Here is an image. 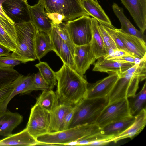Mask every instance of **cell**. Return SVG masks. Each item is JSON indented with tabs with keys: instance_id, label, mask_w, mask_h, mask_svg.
<instances>
[{
	"instance_id": "cell-1",
	"label": "cell",
	"mask_w": 146,
	"mask_h": 146,
	"mask_svg": "<svg viewBox=\"0 0 146 146\" xmlns=\"http://www.w3.org/2000/svg\"><path fill=\"white\" fill-rule=\"evenodd\" d=\"M56 73V93L61 103L74 106L86 97L88 83L84 76L64 64Z\"/></svg>"
},
{
	"instance_id": "cell-2",
	"label": "cell",
	"mask_w": 146,
	"mask_h": 146,
	"mask_svg": "<svg viewBox=\"0 0 146 146\" xmlns=\"http://www.w3.org/2000/svg\"><path fill=\"white\" fill-rule=\"evenodd\" d=\"M101 128L96 123L69 128L50 132L38 136L37 145L43 146L67 145L72 142L100 133Z\"/></svg>"
},
{
	"instance_id": "cell-3",
	"label": "cell",
	"mask_w": 146,
	"mask_h": 146,
	"mask_svg": "<svg viewBox=\"0 0 146 146\" xmlns=\"http://www.w3.org/2000/svg\"><path fill=\"white\" fill-rule=\"evenodd\" d=\"M16 32V49L12 57L22 63L36 59L35 43L38 30L31 21L15 23Z\"/></svg>"
},
{
	"instance_id": "cell-4",
	"label": "cell",
	"mask_w": 146,
	"mask_h": 146,
	"mask_svg": "<svg viewBox=\"0 0 146 146\" xmlns=\"http://www.w3.org/2000/svg\"><path fill=\"white\" fill-rule=\"evenodd\" d=\"M109 102L108 97L84 98L76 105V111L68 128L96 123L101 113Z\"/></svg>"
},
{
	"instance_id": "cell-5",
	"label": "cell",
	"mask_w": 146,
	"mask_h": 146,
	"mask_svg": "<svg viewBox=\"0 0 146 146\" xmlns=\"http://www.w3.org/2000/svg\"><path fill=\"white\" fill-rule=\"evenodd\" d=\"M91 18L89 16L84 15L64 23L70 39L75 46L90 44L92 37Z\"/></svg>"
},
{
	"instance_id": "cell-6",
	"label": "cell",
	"mask_w": 146,
	"mask_h": 146,
	"mask_svg": "<svg viewBox=\"0 0 146 146\" xmlns=\"http://www.w3.org/2000/svg\"><path fill=\"white\" fill-rule=\"evenodd\" d=\"M46 12L57 13L64 15L66 21L84 15L90 16L79 0H40Z\"/></svg>"
},
{
	"instance_id": "cell-7",
	"label": "cell",
	"mask_w": 146,
	"mask_h": 146,
	"mask_svg": "<svg viewBox=\"0 0 146 146\" xmlns=\"http://www.w3.org/2000/svg\"><path fill=\"white\" fill-rule=\"evenodd\" d=\"M140 79L135 74L122 72L108 96L109 104L134 96L139 88Z\"/></svg>"
},
{
	"instance_id": "cell-8",
	"label": "cell",
	"mask_w": 146,
	"mask_h": 146,
	"mask_svg": "<svg viewBox=\"0 0 146 146\" xmlns=\"http://www.w3.org/2000/svg\"><path fill=\"white\" fill-rule=\"evenodd\" d=\"M26 128L36 139L50 132V112L36 104L31 108Z\"/></svg>"
},
{
	"instance_id": "cell-9",
	"label": "cell",
	"mask_w": 146,
	"mask_h": 146,
	"mask_svg": "<svg viewBox=\"0 0 146 146\" xmlns=\"http://www.w3.org/2000/svg\"><path fill=\"white\" fill-rule=\"evenodd\" d=\"M131 116L128 98L108 104L102 110L96 123L101 128L111 123Z\"/></svg>"
},
{
	"instance_id": "cell-10",
	"label": "cell",
	"mask_w": 146,
	"mask_h": 146,
	"mask_svg": "<svg viewBox=\"0 0 146 146\" xmlns=\"http://www.w3.org/2000/svg\"><path fill=\"white\" fill-rule=\"evenodd\" d=\"M27 0H4L2 9L15 23L31 21L30 11Z\"/></svg>"
},
{
	"instance_id": "cell-11",
	"label": "cell",
	"mask_w": 146,
	"mask_h": 146,
	"mask_svg": "<svg viewBox=\"0 0 146 146\" xmlns=\"http://www.w3.org/2000/svg\"><path fill=\"white\" fill-rule=\"evenodd\" d=\"M109 75L96 82L88 85L86 98H102L108 96L119 77V74L114 72L108 73Z\"/></svg>"
},
{
	"instance_id": "cell-12",
	"label": "cell",
	"mask_w": 146,
	"mask_h": 146,
	"mask_svg": "<svg viewBox=\"0 0 146 146\" xmlns=\"http://www.w3.org/2000/svg\"><path fill=\"white\" fill-rule=\"evenodd\" d=\"M73 58L76 71L82 76H84L90 66L96 59L92 52L90 44L75 46Z\"/></svg>"
},
{
	"instance_id": "cell-13",
	"label": "cell",
	"mask_w": 146,
	"mask_h": 146,
	"mask_svg": "<svg viewBox=\"0 0 146 146\" xmlns=\"http://www.w3.org/2000/svg\"><path fill=\"white\" fill-rule=\"evenodd\" d=\"M115 30L120 40L131 55L140 59L146 56L145 42L135 36L126 33L120 29L116 28Z\"/></svg>"
},
{
	"instance_id": "cell-14",
	"label": "cell",
	"mask_w": 146,
	"mask_h": 146,
	"mask_svg": "<svg viewBox=\"0 0 146 146\" xmlns=\"http://www.w3.org/2000/svg\"><path fill=\"white\" fill-rule=\"evenodd\" d=\"M129 12L140 31L146 29V0H121Z\"/></svg>"
},
{
	"instance_id": "cell-15",
	"label": "cell",
	"mask_w": 146,
	"mask_h": 146,
	"mask_svg": "<svg viewBox=\"0 0 146 146\" xmlns=\"http://www.w3.org/2000/svg\"><path fill=\"white\" fill-rule=\"evenodd\" d=\"M31 21L39 31L49 35L52 29V24L47 16L44 7L40 0L33 6H29Z\"/></svg>"
},
{
	"instance_id": "cell-16",
	"label": "cell",
	"mask_w": 146,
	"mask_h": 146,
	"mask_svg": "<svg viewBox=\"0 0 146 146\" xmlns=\"http://www.w3.org/2000/svg\"><path fill=\"white\" fill-rule=\"evenodd\" d=\"M34 74H28L24 76L21 74L13 81V89L8 98L2 106L0 111L6 110L8 104L10 100L18 94H23L29 93L35 90L33 79Z\"/></svg>"
},
{
	"instance_id": "cell-17",
	"label": "cell",
	"mask_w": 146,
	"mask_h": 146,
	"mask_svg": "<svg viewBox=\"0 0 146 146\" xmlns=\"http://www.w3.org/2000/svg\"><path fill=\"white\" fill-rule=\"evenodd\" d=\"M50 35L54 48V52L63 64L76 71L72 55L68 46L52 27Z\"/></svg>"
},
{
	"instance_id": "cell-18",
	"label": "cell",
	"mask_w": 146,
	"mask_h": 146,
	"mask_svg": "<svg viewBox=\"0 0 146 146\" xmlns=\"http://www.w3.org/2000/svg\"><path fill=\"white\" fill-rule=\"evenodd\" d=\"M23 117L19 113L8 110L0 111V136L7 137L22 122Z\"/></svg>"
},
{
	"instance_id": "cell-19",
	"label": "cell",
	"mask_w": 146,
	"mask_h": 146,
	"mask_svg": "<svg viewBox=\"0 0 146 146\" xmlns=\"http://www.w3.org/2000/svg\"><path fill=\"white\" fill-rule=\"evenodd\" d=\"M16 37L14 24L0 15V44L13 52L16 49Z\"/></svg>"
},
{
	"instance_id": "cell-20",
	"label": "cell",
	"mask_w": 146,
	"mask_h": 146,
	"mask_svg": "<svg viewBox=\"0 0 146 146\" xmlns=\"http://www.w3.org/2000/svg\"><path fill=\"white\" fill-rule=\"evenodd\" d=\"M135 64L133 63L120 62L111 59H107L103 56L98 59L92 70L107 73L114 72L119 74L127 70Z\"/></svg>"
},
{
	"instance_id": "cell-21",
	"label": "cell",
	"mask_w": 146,
	"mask_h": 146,
	"mask_svg": "<svg viewBox=\"0 0 146 146\" xmlns=\"http://www.w3.org/2000/svg\"><path fill=\"white\" fill-rule=\"evenodd\" d=\"M146 124V110L144 109L135 116L134 121L132 125L121 133L113 138L112 142L115 143L125 138L132 139L138 135L143 129Z\"/></svg>"
},
{
	"instance_id": "cell-22",
	"label": "cell",
	"mask_w": 146,
	"mask_h": 146,
	"mask_svg": "<svg viewBox=\"0 0 146 146\" xmlns=\"http://www.w3.org/2000/svg\"><path fill=\"white\" fill-rule=\"evenodd\" d=\"M38 143L25 128L18 133L11 134L0 140V146H35Z\"/></svg>"
},
{
	"instance_id": "cell-23",
	"label": "cell",
	"mask_w": 146,
	"mask_h": 146,
	"mask_svg": "<svg viewBox=\"0 0 146 146\" xmlns=\"http://www.w3.org/2000/svg\"><path fill=\"white\" fill-rule=\"evenodd\" d=\"M74 106L61 103L50 112V132L60 131L65 116Z\"/></svg>"
},
{
	"instance_id": "cell-24",
	"label": "cell",
	"mask_w": 146,
	"mask_h": 146,
	"mask_svg": "<svg viewBox=\"0 0 146 146\" xmlns=\"http://www.w3.org/2000/svg\"><path fill=\"white\" fill-rule=\"evenodd\" d=\"M135 116H130L106 125L101 128V134L107 136H115L121 133L133 123Z\"/></svg>"
},
{
	"instance_id": "cell-25",
	"label": "cell",
	"mask_w": 146,
	"mask_h": 146,
	"mask_svg": "<svg viewBox=\"0 0 146 146\" xmlns=\"http://www.w3.org/2000/svg\"><path fill=\"white\" fill-rule=\"evenodd\" d=\"M35 48L36 59L39 60L49 52L54 51V48L50 35L38 31L35 38Z\"/></svg>"
},
{
	"instance_id": "cell-26",
	"label": "cell",
	"mask_w": 146,
	"mask_h": 146,
	"mask_svg": "<svg viewBox=\"0 0 146 146\" xmlns=\"http://www.w3.org/2000/svg\"><path fill=\"white\" fill-rule=\"evenodd\" d=\"M112 7L121 23V27L120 29L126 33L135 36L146 42L145 36L144 33L134 27L124 15L123 8L115 3H113Z\"/></svg>"
},
{
	"instance_id": "cell-27",
	"label": "cell",
	"mask_w": 146,
	"mask_h": 146,
	"mask_svg": "<svg viewBox=\"0 0 146 146\" xmlns=\"http://www.w3.org/2000/svg\"><path fill=\"white\" fill-rule=\"evenodd\" d=\"M92 23V37L90 43L92 52L96 59L106 55L105 46L100 33L98 24L95 18H91Z\"/></svg>"
},
{
	"instance_id": "cell-28",
	"label": "cell",
	"mask_w": 146,
	"mask_h": 146,
	"mask_svg": "<svg viewBox=\"0 0 146 146\" xmlns=\"http://www.w3.org/2000/svg\"><path fill=\"white\" fill-rule=\"evenodd\" d=\"M81 2L84 8L90 16L98 21L112 24L110 19L98 2L93 0H82Z\"/></svg>"
},
{
	"instance_id": "cell-29",
	"label": "cell",
	"mask_w": 146,
	"mask_h": 146,
	"mask_svg": "<svg viewBox=\"0 0 146 146\" xmlns=\"http://www.w3.org/2000/svg\"><path fill=\"white\" fill-rule=\"evenodd\" d=\"M59 101L56 92L48 90L43 91L37 98L36 104L50 112L59 104Z\"/></svg>"
},
{
	"instance_id": "cell-30",
	"label": "cell",
	"mask_w": 146,
	"mask_h": 146,
	"mask_svg": "<svg viewBox=\"0 0 146 146\" xmlns=\"http://www.w3.org/2000/svg\"><path fill=\"white\" fill-rule=\"evenodd\" d=\"M129 98L130 99L128 100L130 114L132 116H135L143 109H146V82L139 92Z\"/></svg>"
},
{
	"instance_id": "cell-31",
	"label": "cell",
	"mask_w": 146,
	"mask_h": 146,
	"mask_svg": "<svg viewBox=\"0 0 146 146\" xmlns=\"http://www.w3.org/2000/svg\"><path fill=\"white\" fill-rule=\"evenodd\" d=\"M35 66L38 69L42 76L49 85L50 90H52L57 84L56 72L46 62L40 61Z\"/></svg>"
},
{
	"instance_id": "cell-32",
	"label": "cell",
	"mask_w": 146,
	"mask_h": 146,
	"mask_svg": "<svg viewBox=\"0 0 146 146\" xmlns=\"http://www.w3.org/2000/svg\"><path fill=\"white\" fill-rule=\"evenodd\" d=\"M19 74L13 68L0 67V88L11 84Z\"/></svg>"
},
{
	"instance_id": "cell-33",
	"label": "cell",
	"mask_w": 146,
	"mask_h": 146,
	"mask_svg": "<svg viewBox=\"0 0 146 146\" xmlns=\"http://www.w3.org/2000/svg\"><path fill=\"white\" fill-rule=\"evenodd\" d=\"M52 27L66 43L68 46L73 57L75 46L71 40L69 34L64 26V23H62L59 24H54L51 22Z\"/></svg>"
},
{
	"instance_id": "cell-34",
	"label": "cell",
	"mask_w": 146,
	"mask_h": 146,
	"mask_svg": "<svg viewBox=\"0 0 146 146\" xmlns=\"http://www.w3.org/2000/svg\"><path fill=\"white\" fill-rule=\"evenodd\" d=\"M99 30L103 40L106 53L104 58L110 55L114 50L117 49L116 44L109 35L102 25L98 23Z\"/></svg>"
},
{
	"instance_id": "cell-35",
	"label": "cell",
	"mask_w": 146,
	"mask_h": 146,
	"mask_svg": "<svg viewBox=\"0 0 146 146\" xmlns=\"http://www.w3.org/2000/svg\"><path fill=\"white\" fill-rule=\"evenodd\" d=\"M115 42L117 49L123 50L129 53L119 37L116 31V28L112 24L97 21Z\"/></svg>"
},
{
	"instance_id": "cell-36",
	"label": "cell",
	"mask_w": 146,
	"mask_h": 146,
	"mask_svg": "<svg viewBox=\"0 0 146 146\" xmlns=\"http://www.w3.org/2000/svg\"><path fill=\"white\" fill-rule=\"evenodd\" d=\"M33 81L35 90L43 91L50 90L49 85L43 78L39 71L34 74Z\"/></svg>"
},
{
	"instance_id": "cell-37",
	"label": "cell",
	"mask_w": 146,
	"mask_h": 146,
	"mask_svg": "<svg viewBox=\"0 0 146 146\" xmlns=\"http://www.w3.org/2000/svg\"><path fill=\"white\" fill-rule=\"evenodd\" d=\"M21 63L20 61L13 58L11 54L0 57V67L13 68L20 64Z\"/></svg>"
},
{
	"instance_id": "cell-38",
	"label": "cell",
	"mask_w": 146,
	"mask_h": 146,
	"mask_svg": "<svg viewBox=\"0 0 146 146\" xmlns=\"http://www.w3.org/2000/svg\"><path fill=\"white\" fill-rule=\"evenodd\" d=\"M13 82L10 84L0 88V110L13 89L14 86Z\"/></svg>"
},
{
	"instance_id": "cell-39",
	"label": "cell",
	"mask_w": 146,
	"mask_h": 146,
	"mask_svg": "<svg viewBox=\"0 0 146 146\" xmlns=\"http://www.w3.org/2000/svg\"><path fill=\"white\" fill-rule=\"evenodd\" d=\"M76 108V105H75L66 114L63 120L60 131L64 130L69 128L74 114Z\"/></svg>"
},
{
	"instance_id": "cell-40",
	"label": "cell",
	"mask_w": 146,
	"mask_h": 146,
	"mask_svg": "<svg viewBox=\"0 0 146 146\" xmlns=\"http://www.w3.org/2000/svg\"><path fill=\"white\" fill-rule=\"evenodd\" d=\"M46 14L49 19L54 24H59L62 23L63 21H66L65 17L61 14L55 12H46Z\"/></svg>"
},
{
	"instance_id": "cell-41",
	"label": "cell",
	"mask_w": 146,
	"mask_h": 146,
	"mask_svg": "<svg viewBox=\"0 0 146 146\" xmlns=\"http://www.w3.org/2000/svg\"><path fill=\"white\" fill-rule=\"evenodd\" d=\"M136 58L131 56H125L113 58L111 59L120 62H129L135 64Z\"/></svg>"
},
{
	"instance_id": "cell-42",
	"label": "cell",
	"mask_w": 146,
	"mask_h": 146,
	"mask_svg": "<svg viewBox=\"0 0 146 146\" xmlns=\"http://www.w3.org/2000/svg\"><path fill=\"white\" fill-rule=\"evenodd\" d=\"M113 139H105L93 142L89 145L90 146H102L106 145L112 142Z\"/></svg>"
},
{
	"instance_id": "cell-43",
	"label": "cell",
	"mask_w": 146,
	"mask_h": 146,
	"mask_svg": "<svg viewBox=\"0 0 146 146\" xmlns=\"http://www.w3.org/2000/svg\"><path fill=\"white\" fill-rule=\"evenodd\" d=\"M11 51V50L8 48L0 44V57L9 55Z\"/></svg>"
},
{
	"instance_id": "cell-44",
	"label": "cell",
	"mask_w": 146,
	"mask_h": 146,
	"mask_svg": "<svg viewBox=\"0 0 146 146\" xmlns=\"http://www.w3.org/2000/svg\"><path fill=\"white\" fill-rule=\"evenodd\" d=\"M4 0H0V15L11 23L14 24L15 23L10 19L6 14L3 10L2 7V4Z\"/></svg>"
},
{
	"instance_id": "cell-45",
	"label": "cell",
	"mask_w": 146,
	"mask_h": 146,
	"mask_svg": "<svg viewBox=\"0 0 146 146\" xmlns=\"http://www.w3.org/2000/svg\"><path fill=\"white\" fill-rule=\"evenodd\" d=\"M94 0V1H95L96 2H98L97 0Z\"/></svg>"
},
{
	"instance_id": "cell-46",
	"label": "cell",
	"mask_w": 146,
	"mask_h": 146,
	"mask_svg": "<svg viewBox=\"0 0 146 146\" xmlns=\"http://www.w3.org/2000/svg\"><path fill=\"white\" fill-rule=\"evenodd\" d=\"M80 1H82V0H79Z\"/></svg>"
},
{
	"instance_id": "cell-47",
	"label": "cell",
	"mask_w": 146,
	"mask_h": 146,
	"mask_svg": "<svg viewBox=\"0 0 146 146\" xmlns=\"http://www.w3.org/2000/svg\"><path fill=\"white\" fill-rule=\"evenodd\" d=\"M1 140V139H0V140Z\"/></svg>"
}]
</instances>
